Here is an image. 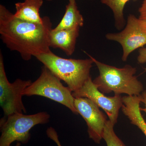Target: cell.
Returning a JSON list of instances; mask_svg holds the SVG:
<instances>
[{"mask_svg":"<svg viewBox=\"0 0 146 146\" xmlns=\"http://www.w3.org/2000/svg\"><path fill=\"white\" fill-rule=\"evenodd\" d=\"M108 40L117 42L123 48L122 60L125 62L131 52L146 45V27L139 18L130 14L127 17L125 28L117 33L106 35Z\"/></svg>","mask_w":146,"mask_h":146,"instance_id":"52a82bcc","label":"cell"},{"mask_svg":"<svg viewBox=\"0 0 146 146\" xmlns=\"http://www.w3.org/2000/svg\"><path fill=\"white\" fill-rule=\"evenodd\" d=\"M46 112L26 115L14 113L4 117L0 121V146H9L15 141L26 144L31 138L30 131L35 126L45 124L50 121Z\"/></svg>","mask_w":146,"mask_h":146,"instance_id":"277c9868","label":"cell"},{"mask_svg":"<svg viewBox=\"0 0 146 146\" xmlns=\"http://www.w3.org/2000/svg\"><path fill=\"white\" fill-rule=\"evenodd\" d=\"M114 125L110 121L108 120L105 125L103 139L107 146H126L115 133Z\"/></svg>","mask_w":146,"mask_h":146,"instance_id":"9a60e30c","label":"cell"},{"mask_svg":"<svg viewBox=\"0 0 146 146\" xmlns=\"http://www.w3.org/2000/svg\"><path fill=\"white\" fill-rule=\"evenodd\" d=\"M130 0H101L103 4L107 5L113 12L115 20V26L121 30L125 25L123 10L127 3Z\"/></svg>","mask_w":146,"mask_h":146,"instance_id":"5bb4252c","label":"cell"},{"mask_svg":"<svg viewBox=\"0 0 146 146\" xmlns=\"http://www.w3.org/2000/svg\"><path fill=\"white\" fill-rule=\"evenodd\" d=\"M60 80L44 65L39 78L24 90L23 96L45 97L63 105L74 114L78 115L75 107L72 91L68 86H64Z\"/></svg>","mask_w":146,"mask_h":146,"instance_id":"5b68a950","label":"cell"},{"mask_svg":"<svg viewBox=\"0 0 146 146\" xmlns=\"http://www.w3.org/2000/svg\"><path fill=\"white\" fill-rule=\"evenodd\" d=\"M137 60L138 63L140 64L146 63V47H143L139 49ZM145 70H146V68Z\"/></svg>","mask_w":146,"mask_h":146,"instance_id":"ac0fdd59","label":"cell"},{"mask_svg":"<svg viewBox=\"0 0 146 146\" xmlns=\"http://www.w3.org/2000/svg\"><path fill=\"white\" fill-rule=\"evenodd\" d=\"M21 143H19V142H18V143H16V145H15V146H21ZM9 146H12L11 145Z\"/></svg>","mask_w":146,"mask_h":146,"instance_id":"ffe728a7","label":"cell"},{"mask_svg":"<svg viewBox=\"0 0 146 146\" xmlns=\"http://www.w3.org/2000/svg\"><path fill=\"white\" fill-rule=\"evenodd\" d=\"M43 4V0H25L23 2L15 4L16 18L23 21L35 23H42L43 18L39 14V10Z\"/></svg>","mask_w":146,"mask_h":146,"instance_id":"7c38bea8","label":"cell"},{"mask_svg":"<svg viewBox=\"0 0 146 146\" xmlns=\"http://www.w3.org/2000/svg\"><path fill=\"white\" fill-rule=\"evenodd\" d=\"M80 28L58 31L52 29L50 33V47L62 50L68 56L72 55L75 50Z\"/></svg>","mask_w":146,"mask_h":146,"instance_id":"30bf717a","label":"cell"},{"mask_svg":"<svg viewBox=\"0 0 146 146\" xmlns=\"http://www.w3.org/2000/svg\"><path fill=\"white\" fill-rule=\"evenodd\" d=\"M138 1V0H133V1Z\"/></svg>","mask_w":146,"mask_h":146,"instance_id":"7402d4cb","label":"cell"},{"mask_svg":"<svg viewBox=\"0 0 146 146\" xmlns=\"http://www.w3.org/2000/svg\"><path fill=\"white\" fill-rule=\"evenodd\" d=\"M84 20L78 7L76 0H69L65 14L55 30L70 29L83 26Z\"/></svg>","mask_w":146,"mask_h":146,"instance_id":"4fadbf2b","label":"cell"},{"mask_svg":"<svg viewBox=\"0 0 146 146\" xmlns=\"http://www.w3.org/2000/svg\"><path fill=\"white\" fill-rule=\"evenodd\" d=\"M74 106L78 114L86 121L89 138L96 143L100 144L107 117L98 106L87 98H75Z\"/></svg>","mask_w":146,"mask_h":146,"instance_id":"9c48e42d","label":"cell"},{"mask_svg":"<svg viewBox=\"0 0 146 146\" xmlns=\"http://www.w3.org/2000/svg\"><path fill=\"white\" fill-rule=\"evenodd\" d=\"M142 100L140 96H124L122 97L123 104L121 110L132 124L138 127L146 137V123L140 109Z\"/></svg>","mask_w":146,"mask_h":146,"instance_id":"8fae6325","label":"cell"},{"mask_svg":"<svg viewBox=\"0 0 146 146\" xmlns=\"http://www.w3.org/2000/svg\"><path fill=\"white\" fill-rule=\"evenodd\" d=\"M96 65L99 75L93 80L98 89L104 94L114 92L115 95L140 96L144 91L143 85L135 76L136 68L126 65L118 68L102 63L87 53Z\"/></svg>","mask_w":146,"mask_h":146,"instance_id":"7a4b0ae2","label":"cell"},{"mask_svg":"<svg viewBox=\"0 0 146 146\" xmlns=\"http://www.w3.org/2000/svg\"><path fill=\"white\" fill-rule=\"evenodd\" d=\"M46 1H52V0H46Z\"/></svg>","mask_w":146,"mask_h":146,"instance_id":"44dd1931","label":"cell"},{"mask_svg":"<svg viewBox=\"0 0 146 146\" xmlns=\"http://www.w3.org/2000/svg\"><path fill=\"white\" fill-rule=\"evenodd\" d=\"M72 96L74 98L89 99L104 110L112 123L114 125L117 123L119 112L123 104L122 97L121 95L106 96L98 89L91 77L80 89L72 92Z\"/></svg>","mask_w":146,"mask_h":146,"instance_id":"ba28073f","label":"cell"},{"mask_svg":"<svg viewBox=\"0 0 146 146\" xmlns=\"http://www.w3.org/2000/svg\"><path fill=\"white\" fill-rule=\"evenodd\" d=\"M139 19L146 27V0H144L138 9Z\"/></svg>","mask_w":146,"mask_h":146,"instance_id":"e0dca14e","label":"cell"},{"mask_svg":"<svg viewBox=\"0 0 146 146\" xmlns=\"http://www.w3.org/2000/svg\"><path fill=\"white\" fill-rule=\"evenodd\" d=\"M35 58L61 80L72 92L82 87L90 77L94 62L91 58L76 59L64 58L52 51L36 55Z\"/></svg>","mask_w":146,"mask_h":146,"instance_id":"3957f363","label":"cell"},{"mask_svg":"<svg viewBox=\"0 0 146 146\" xmlns=\"http://www.w3.org/2000/svg\"><path fill=\"white\" fill-rule=\"evenodd\" d=\"M46 134L48 137L51 140L54 141L58 146H62L58 139L57 132L54 128L51 127L48 128L46 130Z\"/></svg>","mask_w":146,"mask_h":146,"instance_id":"2e32d148","label":"cell"},{"mask_svg":"<svg viewBox=\"0 0 146 146\" xmlns=\"http://www.w3.org/2000/svg\"><path fill=\"white\" fill-rule=\"evenodd\" d=\"M49 17L42 23H35L16 18L5 6L0 5V36L8 48L18 52L24 60L51 51L49 35L52 29Z\"/></svg>","mask_w":146,"mask_h":146,"instance_id":"6da1fadb","label":"cell"},{"mask_svg":"<svg viewBox=\"0 0 146 146\" xmlns=\"http://www.w3.org/2000/svg\"><path fill=\"white\" fill-rule=\"evenodd\" d=\"M142 97V100L141 102H143L145 104L144 108H140L141 111H143L146 114V91H143L141 94Z\"/></svg>","mask_w":146,"mask_h":146,"instance_id":"d6986e66","label":"cell"},{"mask_svg":"<svg viewBox=\"0 0 146 146\" xmlns=\"http://www.w3.org/2000/svg\"><path fill=\"white\" fill-rule=\"evenodd\" d=\"M31 80L18 78L11 83L6 74L3 58L0 52V105L5 117L14 113H26L22 100L23 93L32 83Z\"/></svg>","mask_w":146,"mask_h":146,"instance_id":"8992f818","label":"cell"}]
</instances>
